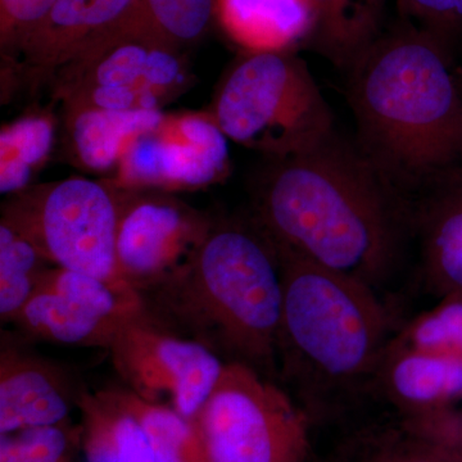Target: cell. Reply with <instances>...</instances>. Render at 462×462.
I'll use <instances>...</instances> for the list:
<instances>
[{
  "mask_svg": "<svg viewBox=\"0 0 462 462\" xmlns=\"http://www.w3.org/2000/svg\"><path fill=\"white\" fill-rule=\"evenodd\" d=\"M375 376L406 418L436 411L462 393V354L400 338L389 343Z\"/></svg>",
  "mask_w": 462,
  "mask_h": 462,
  "instance_id": "5bb4252c",
  "label": "cell"
},
{
  "mask_svg": "<svg viewBox=\"0 0 462 462\" xmlns=\"http://www.w3.org/2000/svg\"><path fill=\"white\" fill-rule=\"evenodd\" d=\"M400 5L440 39L462 27V0H400Z\"/></svg>",
  "mask_w": 462,
  "mask_h": 462,
  "instance_id": "83f0119b",
  "label": "cell"
},
{
  "mask_svg": "<svg viewBox=\"0 0 462 462\" xmlns=\"http://www.w3.org/2000/svg\"><path fill=\"white\" fill-rule=\"evenodd\" d=\"M48 261L35 245L5 220L0 221V319L12 322L32 296Z\"/></svg>",
  "mask_w": 462,
  "mask_h": 462,
  "instance_id": "603a6c76",
  "label": "cell"
},
{
  "mask_svg": "<svg viewBox=\"0 0 462 462\" xmlns=\"http://www.w3.org/2000/svg\"><path fill=\"white\" fill-rule=\"evenodd\" d=\"M422 272L436 287L462 291V165L434 179L411 200Z\"/></svg>",
  "mask_w": 462,
  "mask_h": 462,
  "instance_id": "9a60e30c",
  "label": "cell"
},
{
  "mask_svg": "<svg viewBox=\"0 0 462 462\" xmlns=\"http://www.w3.org/2000/svg\"><path fill=\"white\" fill-rule=\"evenodd\" d=\"M54 124L47 115H30L3 127L0 134V191L25 190L32 172L53 147Z\"/></svg>",
  "mask_w": 462,
  "mask_h": 462,
  "instance_id": "7402d4cb",
  "label": "cell"
},
{
  "mask_svg": "<svg viewBox=\"0 0 462 462\" xmlns=\"http://www.w3.org/2000/svg\"><path fill=\"white\" fill-rule=\"evenodd\" d=\"M58 0H0V48L7 62H16L29 38Z\"/></svg>",
  "mask_w": 462,
  "mask_h": 462,
  "instance_id": "4316f807",
  "label": "cell"
},
{
  "mask_svg": "<svg viewBox=\"0 0 462 462\" xmlns=\"http://www.w3.org/2000/svg\"><path fill=\"white\" fill-rule=\"evenodd\" d=\"M212 116L230 141L266 158L305 151L334 132L327 100L291 51L243 58L218 91Z\"/></svg>",
  "mask_w": 462,
  "mask_h": 462,
  "instance_id": "5b68a950",
  "label": "cell"
},
{
  "mask_svg": "<svg viewBox=\"0 0 462 462\" xmlns=\"http://www.w3.org/2000/svg\"><path fill=\"white\" fill-rule=\"evenodd\" d=\"M179 47L141 5L81 51L51 80L66 111L160 109L185 83Z\"/></svg>",
  "mask_w": 462,
  "mask_h": 462,
  "instance_id": "8992f818",
  "label": "cell"
},
{
  "mask_svg": "<svg viewBox=\"0 0 462 462\" xmlns=\"http://www.w3.org/2000/svg\"><path fill=\"white\" fill-rule=\"evenodd\" d=\"M254 208L276 248L375 289L396 269L412 230L409 200L336 132L305 151L266 158Z\"/></svg>",
  "mask_w": 462,
  "mask_h": 462,
  "instance_id": "6da1fadb",
  "label": "cell"
},
{
  "mask_svg": "<svg viewBox=\"0 0 462 462\" xmlns=\"http://www.w3.org/2000/svg\"><path fill=\"white\" fill-rule=\"evenodd\" d=\"M227 136L214 116L166 118L125 148L117 181L126 188L191 189L221 180L229 167Z\"/></svg>",
  "mask_w": 462,
  "mask_h": 462,
  "instance_id": "30bf717a",
  "label": "cell"
},
{
  "mask_svg": "<svg viewBox=\"0 0 462 462\" xmlns=\"http://www.w3.org/2000/svg\"><path fill=\"white\" fill-rule=\"evenodd\" d=\"M12 324L27 338L108 349L126 322L111 320L79 300L36 288Z\"/></svg>",
  "mask_w": 462,
  "mask_h": 462,
  "instance_id": "d6986e66",
  "label": "cell"
},
{
  "mask_svg": "<svg viewBox=\"0 0 462 462\" xmlns=\"http://www.w3.org/2000/svg\"><path fill=\"white\" fill-rule=\"evenodd\" d=\"M211 225L166 199H139L118 207V278L141 294L166 281L189 260Z\"/></svg>",
  "mask_w": 462,
  "mask_h": 462,
  "instance_id": "8fae6325",
  "label": "cell"
},
{
  "mask_svg": "<svg viewBox=\"0 0 462 462\" xmlns=\"http://www.w3.org/2000/svg\"><path fill=\"white\" fill-rule=\"evenodd\" d=\"M154 26L176 44L199 39L211 23L214 0H143Z\"/></svg>",
  "mask_w": 462,
  "mask_h": 462,
  "instance_id": "d4e9b609",
  "label": "cell"
},
{
  "mask_svg": "<svg viewBox=\"0 0 462 462\" xmlns=\"http://www.w3.org/2000/svg\"><path fill=\"white\" fill-rule=\"evenodd\" d=\"M354 462H461L409 430H387L367 438Z\"/></svg>",
  "mask_w": 462,
  "mask_h": 462,
  "instance_id": "484cf974",
  "label": "cell"
},
{
  "mask_svg": "<svg viewBox=\"0 0 462 462\" xmlns=\"http://www.w3.org/2000/svg\"><path fill=\"white\" fill-rule=\"evenodd\" d=\"M80 425L69 422L0 436V462H81Z\"/></svg>",
  "mask_w": 462,
  "mask_h": 462,
  "instance_id": "cb8c5ba5",
  "label": "cell"
},
{
  "mask_svg": "<svg viewBox=\"0 0 462 462\" xmlns=\"http://www.w3.org/2000/svg\"><path fill=\"white\" fill-rule=\"evenodd\" d=\"M62 373L53 365L11 346L0 354V436L66 424L76 404Z\"/></svg>",
  "mask_w": 462,
  "mask_h": 462,
  "instance_id": "4fadbf2b",
  "label": "cell"
},
{
  "mask_svg": "<svg viewBox=\"0 0 462 462\" xmlns=\"http://www.w3.org/2000/svg\"><path fill=\"white\" fill-rule=\"evenodd\" d=\"M149 314L273 378L281 358V254L256 223L212 224L189 260L142 293ZM227 361V363H229Z\"/></svg>",
  "mask_w": 462,
  "mask_h": 462,
  "instance_id": "3957f363",
  "label": "cell"
},
{
  "mask_svg": "<svg viewBox=\"0 0 462 462\" xmlns=\"http://www.w3.org/2000/svg\"><path fill=\"white\" fill-rule=\"evenodd\" d=\"M142 0H58L23 42L16 62L35 79L53 76L141 5Z\"/></svg>",
  "mask_w": 462,
  "mask_h": 462,
  "instance_id": "7c38bea8",
  "label": "cell"
},
{
  "mask_svg": "<svg viewBox=\"0 0 462 462\" xmlns=\"http://www.w3.org/2000/svg\"><path fill=\"white\" fill-rule=\"evenodd\" d=\"M278 252L284 284L281 357L289 372L318 388H346L375 375L391 331L376 289Z\"/></svg>",
  "mask_w": 462,
  "mask_h": 462,
  "instance_id": "277c9868",
  "label": "cell"
},
{
  "mask_svg": "<svg viewBox=\"0 0 462 462\" xmlns=\"http://www.w3.org/2000/svg\"><path fill=\"white\" fill-rule=\"evenodd\" d=\"M346 69L358 148L404 199L460 165L462 85L443 39L398 27L380 33Z\"/></svg>",
  "mask_w": 462,
  "mask_h": 462,
  "instance_id": "7a4b0ae2",
  "label": "cell"
},
{
  "mask_svg": "<svg viewBox=\"0 0 462 462\" xmlns=\"http://www.w3.org/2000/svg\"><path fill=\"white\" fill-rule=\"evenodd\" d=\"M2 220L29 239L53 266L133 288L118 278V205L100 182L76 176L20 191L5 206Z\"/></svg>",
  "mask_w": 462,
  "mask_h": 462,
  "instance_id": "ba28073f",
  "label": "cell"
},
{
  "mask_svg": "<svg viewBox=\"0 0 462 462\" xmlns=\"http://www.w3.org/2000/svg\"><path fill=\"white\" fill-rule=\"evenodd\" d=\"M116 393L144 428L156 462H209L199 431L189 419L130 389H116Z\"/></svg>",
  "mask_w": 462,
  "mask_h": 462,
  "instance_id": "44dd1931",
  "label": "cell"
},
{
  "mask_svg": "<svg viewBox=\"0 0 462 462\" xmlns=\"http://www.w3.org/2000/svg\"><path fill=\"white\" fill-rule=\"evenodd\" d=\"M67 135L79 165L90 171L117 169L125 148L139 134L165 120L160 109L78 108L66 111Z\"/></svg>",
  "mask_w": 462,
  "mask_h": 462,
  "instance_id": "ac0fdd59",
  "label": "cell"
},
{
  "mask_svg": "<svg viewBox=\"0 0 462 462\" xmlns=\"http://www.w3.org/2000/svg\"><path fill=\"white\" fill-rule=\"evenodd\" d=\"M108 351L130 391L149 402L165 400L191 421L227 363L199 340L176 336L148 310L116 333Z\"/></svg>",
  "mask_w": 462,
  "mask_h": 462,
  "instance_id": "9c48e42d",
  "label": "cell"
},
{
  "mask_svg": "<svg viewBox=\"0 0 462 462\" xmlns=\"http://www.w3.org/2000/svg\"><path fill=\"white\" fill-rule=\"evenodd\" d=\"M217 5L225 29L249 53L291 51L314 33L309 0H217Z\"/></svg>",
  "mask_w": 462,
  "mask_h": 462,
  "instance_id": "2e32d148",
  "label": "cell"
},
{
  "mask_svg": "<svg viewBox=\"0 0 462 462\" xmlns=\"http://www.w3.org/2000/svg\"><path fill=\"white\" fill-rule=\"evenodd\" d=\"M316 23L311 41L336 65L346 67L380 35L387 0H309Z\"/></svg>",
  "mask_w": 462,
  "mask_h": 462,
  "instance_id": "ffe728a7",
  "label": "cell"
},
{
  "mask_svg": "<svg viewBox=\"0 0 462 462\" xmlns=\"http://www.w3.org/2000/svg\"><path fill=\"white\" fill-rule=\"evenodd\" d=\"M76 406L81 413L83 462H156L144 428L116 389L81 392Z\"/></svg>",
  "mask_w": 462,
  "mask_h": 462,
  "instance_id": "e0dca14e",
  "label": "cell"
},
{
  "mask_svg": "<svg viewBox=\"0 0 462 462\" xmlns=\"http://www.w3.org/2000/svg\"><path fill=\"white\" fill-rule=\"evenodd\" d=\"M461 85H462V78H460Z\"/></svg>",
  "mask_w": 462,
  "mask_h": 462,
  "instance_id": "f1b7e54d",
  "label": "cell"
},
{
  "mask_svg": "<svg viewBox=\"0 0 462 462\" xmlns=\"http://www.w3.org/2000/svg\"><path fill=\"white\" fill-rule=\"evenodd\" d=\"M209 462H307L306 412L272 378L229 361L193 420Z\"/></svg>",
  "mask_w": 462,
  "mask_h": 462,
  "instance_id": "52a82bcc",
  "label": "cell"
}]
</instances>
